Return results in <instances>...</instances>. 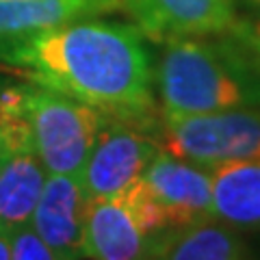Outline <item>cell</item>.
<instances>
[{"label":"cell","instance_id":"6da1fadb","mask_svg":"<svg viewBox=\"0 0 260 260\" xmlns=\"http://www.w3.org/2000/svg\"><path fill=\"white\" fill-rule=\"evenodd\" d=\"M0 61L30 83L93 107L109 119L145 126L154 115V72L143 32L95 18L48 28Z\"/></svg>","mask_w":260,"mask_h":260},{"label":"cell","instance_id":"7a4b0ae2","mask_svg":"<svg viewBox=\"0 0 260 260\" xmlns=\"http://www.w3.org/2000/svg\"><path fill=\"white\" fill-rule=\"evenodd\" d=\"M156 85L165 115L260 109V63L232 42L182 37L165 44Z\"/></svg>","mask_w":260,"mask_h":260},{"label":"cell","instance_id":"3957f363","mask_svg":"<svg viewBox=\"0 0 260 260\" xmlns=\"http://www.w3.org/2000/svg\"><path fill=\"white\" fill-rule=\"evenodd\" d=\"M172 223L152 198L143 178L119 193L89 200L85 223V258L145 260L156 256Z\"/></svg>","mask_w":260,"mask_h":260},{"label":"cell","instance_id":"277c9868","mask_svg":"<svg viewBox=\"0 0 260 260\" xmlns=\"http://www.w3.org/2000/svg\"><path fill=\"white\" fill-rule=\"evenodd\" d=\"M30 145L48 174L78 176L93 141L109 121L93 107L30 83L26 98Z\"/></svg>","mask_w":260,"mask_h":260},{"label":"cell","instance_id":"5b68a950","mask_svg":"<svg viewBox=\"0 0 260 260\" xmlns=\"http://www.w3.org/2000/svg\"><path fill=\"white\" fill-rule=\"evenodd\" d=\"M162 150L204 169L260 160V109L165 115Z\"/></svg>","mask_w":260,"mask_h":260},{"label":"cell","instance_id":"8992f818","mask_svg":"<svg viewBox=\"0 0 260 260\" xmlns=\"http://www.w3.org/2000/svg\"><path fill=\"white\" fill-rule=\"evenodd\" d=\"M158 150V141L139 126L109 119L98 133L78 174L85 195L89 200H98L119 193L143 178Z\"/></svg>","mask_w":260,"mask_h":260},{"label":"cell","instance_id":"52a82bcc","mask_svg":"<svg viewBox=\"0 0 260 260\" xmlns=\"http://www.w3.org/2000/svg\"><path fill=\"white\" fill-rule=\"evenodd\" d=\"M145 37L172 42L221 35L237 20V0H119Z\"/></svg>","mask_w":260,"mask_h":260},{"label":"cell","instance_id":"ba28073f","mask_svg":"<svg viewBox=\"0 0 260 260\" xmlns=\"http://www.w3.org/2000/svg\"><path fill=\"white\" fill-rule=\"evenodd\" d=\"M143 182L165 210L174 230L215 217L210 169L178 158L160 148L145 169Z\"/></svg>","mask_w":260,"mask_h":260},{"label":"cell","instance_id":"9c48e42d","mask_svg":"<svg viewBox=\"0 0 260 260\" xmlns=\"http://www.w3.org/2000/svg\"><path fill=\"white\" fill-rule=\"evenodd\" d=\"M87 208L89 198L78 176L48 174L30 228L63 260H83Z\"/></svg>","mask_w":260,"mask_h":260},{"label":"cell","instance_id":"30bf717a","mask_svg":"<svg viewBox=\"0 0 260 260\" xmlns=\"http://www.w3.org/2000/svg\"><path fill=\"white\" fill-rule=\"evenodd\" d=\"M117 5L119 0H0V56L48 28L95 18Z\"/></svg>","mask_w":260,"mask_h":260},{"label":"cell","instance_id":"8fae6325","mask_svg":"<svg viewBox=\"0 0 260 260\" xmlns=\"http://www.w3.org/2000/svg\"><path fill=\"white\" fill-rule=\"evenodd\" d=\"M213 215L245 232H260V160L225 162L210 169Z\"/></svg>","mask_w":260,"mask_h":260},{"label":"cell","instance_id":"7c38bea8","mask_svg":"<svg viewBox=\"0 0 260 260\" xmlns=\"http://www.w3.org/2000/svg\"><path fill=\"white\" fill-rule=\"evenodd\" d=\"M48 172L35 152H11L0 165V230L15 232L30 225Z\"/></svg>","mask_w":260,"mask_h":260},{"label":"cell","instance_id":"4fadbf2b","mask_svg":"<svg viewBox=\"0 0 260 260\" xmlns=\"http://www.w3.org/2000/svg\"><path fill=\"white\" fill-rule=\"evenodd\" d=\"M156 260H254L241 230L210 217L174 230L158 247Z\"/></svg>","mask_w":260,"mask_h":260},{"label":"cell","instance_id":"5bb4252c","mask_svg":"<svg viewBox=\"0 0 260 260\" xmlns=\"http://www.w3.org/2000/svg\"><path fill=\"white\" fill-rule=\"evenodd\" d=\"M28 91L30 83H13L11 78L0 76V133L5 135L11 152H32L26 119Z\"/></svg>","mask_w":260,"mask_h":260},{"label":"cell","instance_id":"9a60e30c","mask_svg":"<svg viewBox=\"0 0 260 260\" xmlns=\"http://www.w3.org/2000/svg\"><path fill=\"white\" fill-rule=\"evenodd\" d=\"M11 260H63L39 239L30 225L11 232Z\"/></svg>","mask_w":260,"mask_h":260},{"label":"cell","instance_id":"2e32d148","mask_svg":"<svg viewBox=\"0 0 260 260\" xmlns=\"http://www.w3.org/2000/svg\"><path fill=\"white\" fill-rule=\"evenodd\" d=\"M225 32H232V37L260 63V15L234 20Z\"/></svg>","mask_w":260,"mask_h":260},{"label":"cell","instance_id":"e0dca14e","mask_svg":"<svg viewBox=\"0 0 260 260\" xmlns=\"http://www.w3.org/2000/svg\"><path fill=\"white\" fill-rule=\"evenodd\" d=\"M0 260H11V234L0 230Z\"/></svg>","mask_w":260,"mask_h":260},{"label":"cell","instance_id":"ac0fdd59","mask_svg":"<svg viewBox=\"0 0 260 260\" xmlns=\"http://www.w3.org/2000/svg\"><path fill=\"white\" fill-rule=\"evenodd\" d=\"M7 154H11V150H9V145H7L5 135L0 133V156H7Z\"/></svg>","mask_w":260,"mask_h":260},{"label":"cell","instance_id":"d6986e66","mask_svg":"<svg viewBox=\"0 0 260 260\" xmlns=\"http://www.w3.org/2000/svg\"><path fill=\"white\" fill-rule=\"evenodd\" d=\"M243 3H247L251 9H256V11H260V0H243Z\"/></svg>","mask_w":260,"mask_h":260},{"label":"cell","instance_id":"ffe728a7","mask_svg":"<svg viewBox=\"0 0 260 260\" xmlns=\"http://www.w3.org/2000/svg\"><path fill=\"white\" fill-rule=\"evenodd\" d=\"M145 260H156V258H154V256H152V258H145Z\"/></svg>","mask_w":260,"mask_h":260},{"label":"cell","instance_id":"44dd1931","mask_svg":"<svg viewBox=\"0 0 260 260\" xmlns=\"http://www.w3.org/2000/svg\"><path fill=\"white\" fill-rule=\"evenodd\" d=\"M3 158H5V156H0V165H3Z\"/></svg>","mask_w":260,"mask_h":260}]
</instances>
